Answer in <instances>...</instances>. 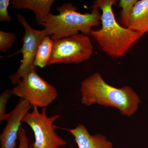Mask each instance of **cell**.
Returning a JSON list of instances; mask_svg holds the SVG:
<instances>
[{
  "mask_svg": "<svg viewBox=\"0 0 148 148\" xmlns=\"http://www.w3.org/2000/svg\"><path fill=\"white\" fill-rule=\"evenodd\" d=\"M17 20L24 28L25 34L23 39V45L20 50L15 54L21 53L23 58L21 64L15 73L9 77L12 84H16L21 78L34 69V61L37 49L43 39L48 36L45 29L42 31L36 30L32 28L21 14L17 15Z\"/></svg>",
  "mask_w": 148,
  "mask_h": 148,
  "instance_id": "52a82bcc",
  "label": "cell"
},
{
  "mask_svg": "<svg viewBox=\"0 0 148 148\" xmlns=\"http://www.w3.org/2000/svg\"><path fill=\"white\" fill-rule=\"evenodd\" d=\"M48 65L57 63L79 64L89 59L93 47L88 36L77 34L54 40Z\"/></svg>",
  "mask_w": 148,
  "mask_h": 148,
  "instance_id": "8992f818",
  "label": "cell"
},
{
  "mask_svg": "<svg viewBox=\"0 0 148 148\" xmlns=\"http://www.w3.org/2000/svg\"><path fill=\"white\" fill-rule=\"evenodd\" d=\"M128 29L145 34L148 32V0L138 1L130 18Z\"/></svg>",
  "mask_w": 148,
  "mask_h": 148,
  "instance_id": "8fae6325",
  "label": "cell"
},
{
  "mask_svg": "<svg viewBox=\"0 0 148 148\" xmlns=\"http://www.w3.org/2000/svg\"><path fill=\"white\" fill-rule=\"evenodd\" d=\"M53 0H13L12 7L18 10L26 9L32 10L36 15V20L40 25L45 21L51 12Z\"/></svg>",
  "mask_w": 148,
  "mask_h": 148,
  "instance_id": "30bf717a",
  "label": "cell"
},
{
  "mask_svg": "<svg viewBox=\"0 0 148 148\" xmlns=\"http://www.w3.org/2000/svg\"><path fill=\"white\" fill-rule=\"evenodd\" d=\"M91 8L90 13L81 14L72 3H65L56 8L58 14L51 13L40 25L45 28L48 36L51 35L52 40L77 34L79 32L88 36L92 27L101 24L98 8L94 4Z\"/></svg>",
  "mask_w": 148,
  "mask_h": 148,
  "instance_id": "3957f363",
  "label": "cell"
},
{
  "mask_svg": "<svg viewBox=\"0 0 148 148\" xmlns=\"http://www.w3.org/2000/svg\"><path fill=\"white\" fill-rule=\"evenodd\" d=\"M138 0H121L118 6L121 8L120 16L122 24L124 27L128 28L130 18L134 6Z\"/></svg>",
  "mask_w": 148,
  "mask_h": 148,
  "instance_id": "4fadbf2b",
  "label": "cell"
},
{
  "mask_svg": "<svg viewBox=\"0 0 148 148\" xmlns=\"http://www.w3.org/2000/svg\"><path fill=\"white\" fill-rule=\"evenodd\" d=\"M32 112L25 114L22 122L25 123L31 127L34 133L35 141L30 145V148H58L66 145L67 142L55 132L56 126L54 122L60 117L58 114L48 117L46 108L41 112L37 107H33Z\"/></svg>",
  "mask_w": 148,
  "mask_h": 148,
  "instance_id": "277c9868",
  "label": "cell"
},
{
  "mask_svg": "<svg viewBox=\"0 0 148 148\" xmlns=\"http://www.w3.org/2000/svg\"><path fill=\"white\" fill-rule=\"evenodd\" d=\"M19 146L18 148H29V139L27 137L26 131L23 127H20L18 133Z\"/></svg>",
  "mask_w": 148,
  "mask_h": 148,
  "instance_id": "e0dca14e",
  "label": "cell"
},
{
  "mask_svg": "<svg viewBox=\"0 0 148 148\" xmlns=\"http://www.w3.org/2000/svg\"><path fill=\"white\" fill-rule=\"evenodd\" d=\"M32 107L28 101L21 99L14 108L8 114L6 125L0 135L1 148H16L22 120Z\"/></svg>",
  "mask_w": 148,
  "mask_h": 148,
  "instance_id": "ba28073f",
  "label": "cell"
},
{
  "mask_svg": "<svg viewBox=\"0 0 148 148\" xmlns=\"http://www.w3.org/2000/svg\"><path fill=\"white\" fill-rule=\"evenodd\" d=\"M116 0H97L95 5L102 10V28L91 30L90 35L96 40L108 55L119 58L123 56L144 34L121 27L117 22L112 10Z\"/></svg>",
  "mask_w": 148,
  "mask_h": 148,
  "instance_id": "7a4b0ae2",
  "label": "cell"
},
{
  "mask_svg": "<svg viewBox=\"0 0 148 148\" xmlns=\"http://www.w3.org/2000/svg\"><path fill=\"white\" fill-rule=\"evenodd\" d=\"M59 128L69 131L73 136L79 148H113L112 144L105 135L101 134L90 135L82 124L78 125L73 129Z\"/></svg>",
  "mask_w": 148,
  "mask_h": 148,
  "instance_id": "9c48e42d",
  "label": "cell"
},
{
  "mask_svg": "<svg viewBox=\"0 0 148 148\" xmlns=\"http://www.w3.org/2000/svg\"><path fill=\"white\" fill-rule=\"evenodd\" d=\"M16 38L14 33L0 31V51L6 52L13 45Z\"/></svg>",
  "mask_w": 148,
  "mask_h": 148,
  "instance_id": "5bb4252c",
  "label": "cell"
},
{
  "mask_svg": "<svg viewBox=\"0 0 148 148\" xmlns=\"http://www.w3.org/2000/svg\"><path fill=\"white\" fill-rule=\"evenodd\" d=\"M9 4V0L0 1V21L2 22H10L12 19L8 11Z\"/></svg>",
  "mask_w": 148,
  "mask_h": 148,
  "instance_id": "2e32d148",
  "label": "cell"
},
{
  "mask_svg": "<svg viewBox=\"0 0 148 148\" xmlns=\"http://www.w3.org/2000/svg\"><path fill=\"white\" fill-rule=\"evenodd\" d=\"M53 41L51 38L47 36L40 44L37 49L34 66L36 68H43L48 65L50 59Z\"/></svg>",
  "mask_w": 148,
  "mask_h": 148,
  "instance_id": "7c38bea8",
  "label": "cell"
},
{
  "mask_svg": "<svg viewBox=\"0 0 148 148\" xmlns=\"http://www.w3.org/2000/svg\"><path fill=\"white\" fill-rule=\"evenodd\" d=\"M70 148H72V147H70Z\"/></svg>",
  "mask_w": 148,
  "mask_h": 148,
  "instance_id": "ac0fdd59",
  "label": "cell"
},
{
  "mask_svg": "<svg viewBox=\"0 0 148 148\" xmlns=\"http://www.w3.org/2000/svg\"><path fill=\"white\" fill-rule=\"evenodd\" d=\"M34 69L18 81L12 90L13 95L28 101L32 107L46 108L57 98L58 92Z\"/></svg>",
  "mask_w": 148,
  "mask_h": 148,
  "instance_id": "5b68a950",
  "label": "cell"
},
{
  "mask_svg": "<svg viewBox=\"0 0 148 148\" xmlns=\"http://www.w3.org/2000/svg\"><path fill=\"white\" fill-rule=\"evenodd\" d=\"M83 104L90 106L98 104L115 108L121 114L130 116L137 112L141 103L140 97L132 88H118L110 85L98 73L84 80L80 88Z\"/></svg>",
  "mask_w": 148,
  "mask_h": 148,
  "instance_id": "6da1fadb",
  "label": "cell"
},
{
  "mask_svg": "<svg viewBox=\"0 0 148 148\" xmlns=\"http://www.w3.org/2000/svg\"><path fill=\"white\" fill-rule=\"evenodd\" d=\"M13 95L12 90L6 89L0 95V122L6 121L8 114L6 113L7 103L11 96Z\"/></svg>",
  "mask_w": 148,
  "mask_h": 148,
  "instance_id": "9a60e30c",
  "label": "cell"
}]
</instances>
